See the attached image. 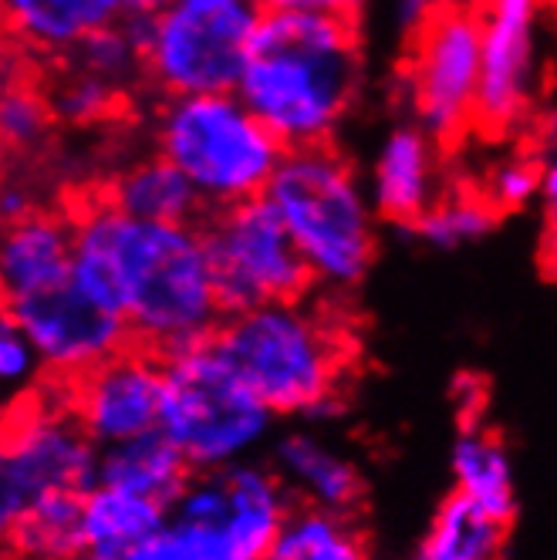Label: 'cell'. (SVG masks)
<instances>
[{
	"instance_id": "obj_1",
	"label": "cell",
	"mask_w": 557,
	"mask_h": 560,
	"mask_svg": "<svg viewBox=\"0 0 557 560\" xmlns=\"http://www.w3.org/2000/svg\"><path fill=\"white\" fill-rule=\"evenodd\" d=\"M71 284L123 314L136 345L179 351L223 322L204 223H146L118 213L95 189L68 210Z\"/></svg>"
},
{
	"instance_id": "obj_2",
	"label": "cell",
	"mask_w": 557,
	"mask_h": 560,
	"mask_svg": "<svg viewBox=\"0 0 557 560\" xmlns=\"http://www.w3.org/2000/svg\"><path fill=\"white\" fill-rule=\"evenodd\" d=\"M365 85L358 21L264 11L236 95L285 149L332 145Z\"/></svg>"
},
{
	"instance_id": "obj_3",
	"label": "cell",
	"mask_w": 557,
	"mask_h": 560,
	"mask_svg": "<svg viewBox=\"0 0 557 560\" xmlns=\"http://www.w3.org/2000/svg\"><path fill=\"white\" fill-rule=\"evenodd\" d=\"M213 341L274 416H328L338 409L348 341L332 317L304 301L223 317Z\"/></svg>"
},
{
	"instance_id": "obj_4",
	"label": "cell",
	"mask_w": 557,
	"mask_h": 560,
	"mask_svg": "<svg viewBox=\"0 0 557 560\" xmlns=\"http://www.w3.org/2000/svg\"><path fill=\"white\" fill-rule=\"evenodd\" d=\"M314 277V288L351 291L379 250V213L355 166L335 145L288 149L267 192Z\"/></svg>"
},
{
	"instance_id": "obj_5",
	"label": "cell",
	"mask_w": 557,
	"mask_h": 560,
	"mask_svg": "<svg viewBox=\"0 0 557 560\" xmlns=\"http://www.w3.org/2000/svg\"><path fill=\"white\" fill-rule=\"evenodd\" d=\"M152 142L196 186L207 213L264 196L288 152L236 92L163 98Z\"/></svg>"
},
{
	"instance_id": "obj_6",
	"label": "cell",
	"mask_w": 557,
	"mask_h": 560,
	"mask_svg": "<svg viewBox=\"0 0 557 560\" xmlns=\"http://www.w3.org/2000/svg\"><path fill=\"white\" fill-rule=\"evenodd\" d=\"M163 429L193 472L247 463L267 443L274 412L236 375L213 338L163 354Z\"/></svg>"
},
{
	"instance_id": "obj_7",
	"label": "cell",
	"mask_w": 557,
	"mask_h": 560,
	"mask_svg": "<svg viewBox=\"0 0 557 560\" xmlns=\"http://www.w3.org/2000/svg\"><path fill=\"white\" fill-rule=\"evenodd\" d=\"M260 18L257 0H173L155 11L146 85L159 98L236 92L251 65Z\"/></svg>"
},
{
	"instance_id": "obj_8",
	"label": "cell",
	"mask_w": 557,
	"mask_h": 560,
	"mask_svg": "<svg viewBox=\"0 0 557 560\" xmlns=\"http://www.w3.org/2000/svg\"><path fill=\"white\" fill-rule=\"evenodd\" d=\"M98 443L71 412L65 395L21 398L0 453V527L51 500H85L98 487Z\"/></svg>"
},
{
	"instance_id": "obj_9",
	"label": "cell",
	"mask_w": 557,
	"mask_h": 560,
	"mask_svg": "<svg viewBox=\"0 0 557 560\" xmlns=\"http://www.w3.org/2000/svg\"><path fill=\"white\" fill-rule=\"evenodd\" d=\"M204 236L223 317L264 304L304 301L314 288L294 236L267 196L207 213Z\"/></svg>"
},
{
	"instance_id": "obj_10",
	"label": "cell",
	"mask_w": 557,
	"mask_h": 560,
	"mask_svg": "<svg viewBox=\"0 0 557 560\" xmlns=\"http://www.w3.org/2000/svg\"><path fill=\"white\" fill-rule=\"evenodd\" d=\"M484 27L476 4L450 0L413 37L403 68L409 122L426 129L443 149L476 132Z\"/></svg>"
},
{
	"instance_id": "obj_11",
	"label": "cell",
	"mask_w": 557,
	"mask_h": 560,
	"mask_svg": "<svg viewBox=\"0 0 557 560\" xmlns=\"http://www.w3.org/2000/svg\"><path fill=\"white\" fill-rule=\"evenodd\" d=\"M294 510L298 503L277 469L247 459L213 472H193L173 503V520L220 537L247 560H264Z\"/></svg>"
},
{
	"instance_id": "obj_12",
	"label": "cell",
	"mask_w": 557,
	"mask_h": 560,
	"mask_svg": "<svg viewBox=\"0 0 557 560\" xmlns=\"http://www.w3.org/2000/svg\"><path fill=\"white\" fill-rule=\"evenodd\" d=\"M4 317H11L31 338L37 354H42L45 372L58 385L89 375L112 354L136 345L126 317L92 301L71 280L45 294L8 301Z\"/></svg>"
},
{
	"instance_id": "obj_13",
	"label": "cell",
	"mask_w": 557,
	"mask_h": 560,
	"mask_svg": "<svg viewBox=\"0 0 557 560\" xmlns=\"http://www.w3.org/2000/svg\"><path fill=\"white\" fill-rule=\"evenodd\" d=\"M163 385H166L163 354L142 345H129L126 351L112 354L108 362H102L89 375L74 378L61 388L78 422L85 425L98 450H105L159 429Z\"/></svg>"
},
{
	"instance_id": "obj_14",
	"label": "cell",
	"mask_w": 557,
	"mask_h": 560,
	"mask_svg": "<svg viewBox=\"0 0 557 560\" xmlns=\"http://www.w3.org/2000/svg\"><path fill=\"white\" fill-rule=\"evenodd\" d=\"M544 0H476L484 27L476 132L507 136L524 126L534 95V42Z\"/></svg>"
},
{
	"instance_id": "obj_15",
	"label": "cell",
	"mask_w": 557,
	"mask_h": 560,
	"mask_svg": "<svg viewBox=\"0 0 557 560\" xmlns=\"http://www.w3.org/2000/svg\"><path fill=\"white\" fill-rule=\"evenodd\" d=\"M443 152L446 149L416 122H403L385 136L369 176V196L379 220L406 233L436 207V199L446 192Z\"/></svg>"
},
{
	"instance_id": "obj_16",
	"label": "cell",
	"mask_w": 557,
	"mask_h": 560,
	"mask_svg": "<svg viewBox=\"0 0 557 560\" xmlns=\"http://www.w3.org/2000/svg\"><path fill=\"white\" fill-rule=\"evenodd\" d=\"M74 230L68 213L37 207L34 213L8 223L0 240V284L4 301H21L61 288L71 280Z\"/></svg>"
},
{
	"instance_id": "obj_17",
	"label": "cell",
	"mask_w": 557,
	"mask_h": 560,
	"mask_svg": "<svg viewBox=\"0 0 557 560\" xmlns=\"http://www.w3.org/2000/svg\"><path fill=\"white\" fill-rule=\"evenodd\" d=\"M129 11L132 0H4V27L24 58L58 61Z\"/></svg>"
},
{
	"instance_id": "obj_18",
	"label": "cell",
	"mask_w": 557,
	"mask_h": 560,
	"mask_svg": "<svg viewBox=\"0 0 557 560\" xmlns=\"http://www.w3.org/2000/svg\"><path fill=\"white\" fill-rule=\"evenodd\" d=\"M270 466L285 479L298 506H314L351 516L365 487L355 463L335 453L322 435L288 432L274 443Z\"/></svg>"
},
{
	"instance_id": "obj_19",
	"label": "cell",
	"mask_w": 557,
	"mask_h": 560,
	"mask_svg": "<svg viewBox=\"0 0 557 560\" xmlns=\"http://www.w3.org/2000/svg\"><path fill=\"white\" fill-rule=\"evenodd\" d=\"M108 203L132 220L146 223H204L207 203L196 186L170 163L166 155L136 159L126 170H118L102 189Z\"/></svg>"
},
{
	"instance_id": "obj_20",
	"label": "cell",
	"mask_w": 557,
	"mask_h": 560,
	"mask_svg": "<svg viewBox=\"0 0 557 560\" xmlns=\"http://www.w3.org/2000/svg\"><path fill=\"white\" fill-rule=\"evenodd\" d=\"M193 479V466L186 456L173 446V439L155 429L126 443L105 446L98 456V483L126 490L132 497L163 503L173 510L179 493Z\"/></svg>"
},
{
	"instance_id": "obj_21",
	"label": "cell",
	"mask_w": 557,
	"mask_h": 560,
	"mask_svg": "<svg viewBox=\"0 0 557 560\" xmlns=\"http://www.w3.org/2000/svg\"><path fill=\"white\" fill-rule=\"evenodd\" d=\"M170 520V506L98 483L82 503V550L98 560H129L163 534Z\"/></svg>"
},
{
	"instance_id": "obj_22",
	"label": "cell",
	"mask_w": 557,
	"mask_h": 560,
	"mask_svg": "<svg viewBox=\"0 0 557 560\" xmlns=\"http://www.w3.org/2000/svg\"><path fill=\"white\" fill-rule=\"evenodd\" d=\"M510 520L453 493L432 516L413 560H500Z\"/></svg>"
},
{
	"instance_id": "obj_23",
	"label": "cell",
	"mask_w": 557,
	"mask_h": 560,
	"mask_svg": "<svg viewBox=\"0 0 557 560\" xmlns=\"http://www.w3.org/2000/svg\"><path fill=\"white\" fill-rule=\"evenodd\" d=\"M453 476L456 493L480 503L484 510L513 520V463L507 446L480 425H466L453 443Z\"/></svg>"
},
{
	"instance_id": "obj_24",
	"label": "cell",
	"mask_w": 557,
	"mask_h": 560,
	"mask_svg": "<svg viewBox=\"0 0 557 560\" xmlns=\"http://www.w3.org/2000/svg\"><path fill=\"white\" fill-rule=\"evenodd\" d=\"M264 560H372L351 516L298 506Z\"/></svg>"
},
{
	"instance_id": "obj_25",
	"label": "cell",
	"mask_w": 557,
	"mask_h": 560,
	"mask_svg": "<svg viewBox=\"0 0 557 560\" xmlns=\"http://www.w3.org/2000/svg\"><path fill=\"white\" fill-rule=\"evenodd\" d=\"M37 85L45 89L55 122L71 126V129L105 126L108 118L123 112V105H129L126 92L112 89L98 74L78 68L65 58L51 61V71L45 74V82H37Z\"/></svg>"
},
{
	"instance_id": "obj_26",
	"label": "cell",
	"mask_w": 557,
	"mask_h": 560,
	"mask_svg": "<svg viewBox=\"0 0 557 560\" xmlns=\"http://www.w3.org/2000/svg\"><path fill=\"white\" fill-rule=\"evenodd\" d=\"M503 213L490 203L480 189H446L436 207L419 217L406 233L432 250H460L484 240Z\"/></svg>"
},
{
	"instance_id": "obj_27",
	"label": "cell",
	"mask_w": 557,
	"mask_h": 560,
	"mask_svg": "<svg viewBox=\"0 0 557 560\" xmlns=\"http://www.w3.org/2000/svg\"><path fill=\"white\" fill-rule=\"evenodd\" d=\"M65 61L98 74L102 82H108L112 89L126 92V95H132L136 85L146 82V55L129 37L123 21L89 34L82 45H74L65 55Z\"/></svg>"
},
{
	"instance_id": "obj_28",
	"label": "cell",
	"mask_w": 557,
	"mask_h": 560,
	"mask_svg": "<svg viewBox=\"0 0 557 560\" xmlns=\"http://www.w3.org/2000/svg\"><path fill=\"white\" fill-rule=\"evenodd\" d=\"M55 126L58 122L42 85L8 82V92L0 98V132H4V145L11 152L18 155L42 152Z\"/></svg>"
},
{
	"instance_id": "obj_29",
	"label": "cell",
	"mask_w": 557,
	"mask_h": 560,
	"mask_svg": "<svg viewBox=\"0 0 557 560\" xmlns=\"http://www.w3.org/2000/svg\"><path fill=\"white\" fill-rule=\"evenodd\" d=\"M541 189H544V159H537L534 152L503 155L490 170L487 183L480 186V192L500 213L524 210L534 196H541Z\"/></svg>"
},
{
	"instance_id": "obj_30",
	"label": "cell",
	"mask_w": 557,
	"mask_h": 560,
	"mask_svg": "<svg viewBox=\"0 0 557 560\" xmlns=\"http://www.w3.org/2000/svg\"><path fill=\"white\" fill-rule=\"evenodd\" d=\"M129 560H247V557L233 553L220 537L200 527L170 520V527L155 540H149L142 550H136Z\"/></svg>"
},
{
	"instance_id": "obj_31",
	"label": "cell",
	"mask_w": 557,
	"mask_h": 560,
	"mask_svg": "<svg viewBox=\"0 0 557 560\" xmlns=\"http://www.w3.org/2000/svg\"><path fill=\"white\" fill-rule=\"evenodd\" d=\"M42 375H48L42 354L11 317H4V328H0V382L14 398H27L34 395V385Z\"/></svg>"
},
{
	"instance_id": "obj_32",
	"label": "cell",
	"mask_w": 557,
	"mask_h": 560,
	"mask_svg": "<svg viewBox=\"0 0 557 560\" xmlns=\"http://www.w3.org/2000/svg\"><path fill=\"white\" fill-rule=\"evenodd\" d=\"M264 11H311V14H332L358 21L365 0H257Z\"/></svg>"
},
{
	"instance_id": "obj_33",
	"label": "cell",
	"mask_w": 557,
	"mask_h": 560,
	"mask_svg": "<svg viewBox=\"0 0 557 560\" xmlns=\"http://www.w3.org/2000/svg\"><path fill=\"white\" fill-rule=\"evenodd\" d=\"M443 4H450V0H399V4H395V18H399L403 34L413 37Z\"/></svg>"
},
{
	"instance_id": "obj_34",
	"label": "cell",
	"mask_w": 557,
	"mask_h": 560,
	"mask_svg": "<svg viewBox=\"0 0 557 560\" xmlns=\"http://www.w3.org/2000/svg\"><path fill=\"white\" fill-rule=\"evenodd\" d=\"M0 210H4V223H14V220L34 213L37 203H34V196L21 183H8L4 186V196H0Z\"/></svg>"
},
{
	"instance_id": "obj_35",
	"label": "cell",
	"mask_w": 557,
	"mask_h": 560,
	"mask_svg": "<svg viewBox=\"0 0 557 560\" xmlns=\"http://www.w3.org/2000/svg\"><path fill=\"white\" fill-rule=\"evenodd\" d=\"M541 196H544V203L547 199H557V145L544 155V189H541Z\"/></svg>"
},
{
	"instance_id": "obj_36",
	"label": "cell",
	"mask_w": 557,
	"mask_h": 560,
	"mask_svg": "<svg viewBox=\"0 0 557 560\" xmlns=\"http://www.w3.org/2000/svg\"><path fill=\"white\" fill-rule=\"evenodd\" d=\"M541 136L547 139L550 149L557 145V108H550V112L544 115V129H541Z\"/></svg>"
},
{
	"instance_id": "obj_37",
	"label": "cell",
	"mask_w": 557,
	"mask_h": 560,
	"mask_svg": "<svg viewBox=\"0 0 557 560\" xmlns=\"http://www.w3.org/2000/svg\"><path fill=\"white\" fill-rule=\"evenodd\" d=\"M173 0H132V11H149V14H155V11H163V8H170Z\"/></svg>"
},
{
	"instance_id": "obj_38",
	"label": "cell",
	"mask_w": 557,
	"mask_h": 560,
	"mask_svg": "<svg viewBox=\"0 0 557 560\" xmlns=\"http://www.w3.org/2000/svg\"><path fill=\"white\" fill-rule=\"evenodd\" d=\"M544 4H547V8H557V0H544Z\"/></svg>"
}]
</instances>
